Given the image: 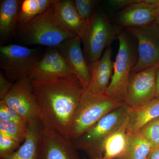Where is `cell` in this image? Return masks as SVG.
<instances>
[{
    "label": "cell",
    "instance_id": "cell-2",
    "mask_svg": "<svg viewBox=\"0 0 159 159\" xmlns=\"http://www.w3.org/2000/svg\"><path fill=\"white\" fill-rule=\"evenodd\" d=\"M52 6L17 27L18 34L23 43L55 48L66 40L78 37L60 22Z\"/></svg>",
    "mask_w": 159,
    "mask_h": 159
},
{
    "label": "cell",
    "instance_id": "cell-1",
    "mask_svg": "<svg viewBox=\"0 0 159 159\" xmlns=\"http://www.w3.org/2000/svg\"><path fill=\"white\" fill-rule=\"evenodd\" d=\"M42 124L69 138L74 114L85 90L75 76L31 81Z\"/></svg>",
    "mask_w": 159,
    "mask_h": 159
},
{
    "label": "cell",
    "instance_id": "cell-31",
    "mask_svg": "<svg viewBox=\"0 0 159 159\" xmlns=\"http://www.w3.org/2000/svg\"><path fill=\"white\" fill-rule=\"evenodd\" d=\"M155 98L159 99V67L157 70L156 74V94Z\"/></svg>",
    "mask_w": 159,
    "mask_h": 159
},
{
    "label": "cell",
    "instance_id": "cell-23",
    "mask_svg": "<svg viewBox=\"0 0 159 159\" xmlns=\"http://www.w3.org/2000/svg\"><path fill=\"white\" fill-rule=\"evenodd\" d=\"M29 123L0 120V134L23 143L28 134Z\"/></svg>",
    "mask_w": 159,
    "mask_h": 159
},
{
    "label": "cell",
    "instance_id": "cell-29",
    "mask_svg": "<svg viewBox=\"0 0 159 159\" xmlns=\"http://www.w3.org/2000/svg\"><path fill=\"white\" fill-rule=\"evenodd\" d=\"M8 80L2 72H0V100L5 98L13 84Z\"/></svg>",
    "mask_w": 159,
    "mask_h": 159
},
{
    "label": "cell",
    "instance_id": "cell-12",
    "mask_svg": "<svg viewBox=\"0 0 159 159\" xmlns=\"http://www.w3.org/2000/svg\"><path fill=\"white\" fill-rule=\"evenodd\" d=\"M159 0H138L120 11L115 24L120 28L138 27L155 23V8Z\"/></svg>",
    "mask_w": 159,
    "mask_h": 159
},
{
    "label": "cell",
    "instance_id": "cell-16",
    "mask_svg": "<svg viewBox=\"0 0 159 159\" xmlns=\"http://www.w3.org/2000/svg\"><path fill=\"white\" fill-rule=\"evenodd\" d=\"M55 15L60 22L81 39L86 23L80 16L72 0H57L53 4Z\"/></svg>",
    "mask_w": 159,
    "mask_h": 159
},
{
    "label": "cell",
    "instance_id": "cell-17",
    "mask_svg": "<svg viewBox=\"0 0 159 159\" xmlns=\"http://www.w3.org/2000/svg\"><path fill=\"white\" fill-rule=\"evenodd\" d=\"M159 118V99H154L135 108L130 109L127 129L139 131L148 122Z\"/></svg>",
    "mask_w": 159,
    "mask_h": 159
},
{
    "label": "cell",
    "instance_id": "cell-25",
    "mask_svg": "<svg viewBox=\"0 0 159 159\" xmlns=\"http://www.w3.org/2000/svg\"><path fill=\"white\" fill-rule=\"evenodd\" d=\"M101 1L99 0H74L75 8L80 16L86 23L97 11Z\"/></svg>",
    "mask_w": 159,
    "mask_h": 159
},
{
    "label": "cell",
    "instance_id": "cell-13",
    "mask_svg": "<svg viewBox=\"0 0 159 159\" xmlns=\"http://www.w3.org/2000/svg\"><path fill=\"white\" fill-rule=\"evenodd\" d=\"M82 43L79 37L66 40L55 47L64 57L74 76L79 80L85 90L90 82L89 67L81 48Z\"/></svg>",
    "mask_w": 159,
    "mask_h": 159
},
{
    "label": "cell",
    "instance_id": "cell-14",
    "mask_svg": "<svg viewBox=\"0 0 159 159\" xmlns=\"http://www.w3.org/2000/svg\"><path fill=\"white\" fill-rule=\"evenodd\" d=\"M74 76L64 57L56 48L47 51L33 67L29 76L31 81Z\"/></svg>",
    "mask_w": 159,
    "mask_h": 159
},
{
    "label": "cell",
    "instance_id": "cell-4",
    "mask_svg": "<svg viewBox=\"0 0 159 159\" xmlns=\"http://www.w3.org/2000/svg\"><path fill=\"white\" fill-rule=\"evenodd\" d=\"M130 109L124 102L106 115L79 138L71 140L74 147L85 152L89 159H102L104 141L128 118Z\"/></svg>",
    "mask_w": 159,
    "mask_h": 159
},
{
    "label": "cell",
    "instance_id": "cell-34",
    "mask_svg": "<svg viewBox=\"0 0 159 159\" xmlns=\"http://www.w3.org/2000/svg\"></svg>",
    "mask_w": 159,
    "mask_h": 159
},
{
    "label": "cell",
    "instance_id": "cell-22",
    "mask_svg": "<svg viewBox=\"0 0 159 159\" xmlns=\"http://www.w3.org/2000/svg\"><path fill=\"white\" fill-rule=\"evenodd\" d=\"M57 0L22 1L18 16L17 27L22 25L48 9Z\"/></svg>",
    "mask_w": 159,
    "mask_h": 159
},
{
    "label": "cell",
    "instance_id": "cell-8",
    "mask_svg": "<svg viewBox=\"0 0 159 159\" xmlns=\"http://www.w3.org/2000/svg\"><path fill=\"white\" fill-rule=\"evenodd\" d=\"M138 41V62L131 72L159 65V25L154 24L124 29Z\"/></svg>",
    "mask_w": 159,
    "mask_h": 159
},
{
    "label": "cell",
    "instance_id": "cell-26",
    "mask_svg": "<svg viewBox=\"0 0 159 159\" xmlns=\"http://www.w3.org/2000/svg\"><path fill=\"white\" fill-rule=\"evenodd\" d=\"M20 145V143L14 139L0 134V159L9 156Z\"/></svg>",
    "mask_w": 159,
    "mask_h": 159
},
{
    "label": "cell",
    "instance_id": "cell-24",
    "mask_svg": "<svg viewBox=\"0 0 159 159\" xmlns=\"http://www.w3.org/2000/svg\"><path fill=\"white\" fill-rule=\"evenodd\" d=\"M139 131L153 149L159 148V118L148 122Z\"/></svg>",
    "mask_w": 159,
    "mask_h": 159
},
{
    "label": "cell",
    "instance_id": "cell-10",
    "mask_svg": "<svg viewBox=\"0 0 159 159\" xmlns=\"http://www.w3.org/2000/svg\"><path fill=\"white\" fill-rule=\"evenodd\" d=\"M77 150L69 138L42 124L37 159H80Z\"/></svg>",
    "mask_w": 159,
    "mask_h": 159
},
{
    "label": "cell",
    "instance_id": "cell-27",
    "mask_svg": "<svg viewBox=\"0 0 159 159\" xmlns=\"http://www.w3.org/2000/svg\"><path fill=\"white\" fill-rule=\"evenodd\" d=\"M0 120L28 123L16 111L8 106L2 100H0Z\"/></svg>",
    "mask_w": 159,
    "mask_h": 159
},
{
    "label": "cell",
    "instance_id": "cell-6",
    "mask_svg": "<svg viewBox=\"0 0 159 159\" xmlns=\"http://www.w3.org/2000/svg\"><path fill=\"white\" fill-rule=\"evenodd\" d=\"M122 28L112 23L105 12L97 11L86 23L81 36L84 54L89 64L100 59L104 49L111 47Z\"/></svg>",
    "mask_w": 159,
    "mask_h": 159
},
{
    "label": "cell",
    "instance_id": "cell-3",
    "mask_svg": "<svg viewBox=\"0 0 159 159\" xmlns=\"http://www.w3.org/2000/svg\"><path fill=\"white\" fill-rule=\"evenodd\" d=\"M119 48L113 62V73L105 94L120 102H124L132 70L138 62V45L134 37L122 29L118 35Z\"/></svg>",
    "mask_w": 159,
    "mask_h": 159
},
{
    "label": "cell",
    "instance_id": "cell-21",
    "mask_svg": "<svg viewBox=\"0 0 159 159\" xmlns=\"http://www.w3.org/2000/svg\"><path fill=\"white\" fill-rule=\"evenodd\" d=\"M153 149L152 146L139 131L127 129V143L125 152L116 159H147Z\"/></svg>",
    "mask_w": 159,
    "mask_h": 159
},
{
    "label": "cell",
    "instance_id": "cell-7",
    "mask_svg": "<svg viewBox=\"0 0 159 159\" xmlns=\"http://www.w3.org/2000/svg\"><path fill=\"white\" fill-rule=\"evenodd\" d=\"M39 59L37 49L14 44L0 48V67L6 78L12 83L29 77Z\"/></svg>",
    "mask_w": 159,
    "mask_h": 159
},
{
    "label": "cell",
    "instance_id": "cell-32",
    "mask_svg": "<svg viewBox=\"0 0 159 159\" xmlns=\"http://www.w3.org/2000/svg\"><path fill=\"white\" fill-rule=\"evenodd\" d=\"M155 12L157 16V18L159 17V2L158 3L156 7L155 8Z\"/></svg>",
    "mask_w": 159,
    "mask_h": 159
},
{
    "label": "cell",
    "instance_id": "cell-18",
    "mask_svg": "<svg viewBox=\"0 0 159 159\" xmlns=\"http://www.w3.org/2000/svg\"><path fill=\"white\" fill-rule=\"evenodd\" d=\"M22 1L2 0L0 2V37L12 36L17 28L18 16Z\"/></svg>",
    "mask_w": 159,
    "mask_h": 159
},
{
    "label": "cell",
    "instance_id": "cell-30",
    "mask_svg": "<svg viewBox=\"0 0 159 159\" xmlns=\"http://www.w3.org/2000/svg\"><path fill=\"white\" fill-rule=\"evenodd\" d=\"M147 159H159V148L152 149Z\"/></svg>",
    "mask_w": 159,
    "mask_h": 159
},
{
    "label": "cell",
    "instance_id": "cell-20",
    "mask_svg": "<svg viewBox=\"0 0 159 159\" xmlns=\"http://www.w3.org/2000/svg\"><path fill=\"white\" fill-rule=\"evenodd\" d=\"M128 118L116 130L104 141L102 145V159H116L123 154L127 143Z\"/></svg>",
    "mask_w": 159,
    "mask_h": 159
},
{
    "label": "cell",
    "instance_id": "cell-9",
    "mask_svg": "<svg viewBox=\"0 0 159 159\" xmlns=\"http://www.w3.org/2000/svg\"><path fill=\"white\" fill-rule=\"evenodd\" d=\"M159 67V65L131 73L124 101L131 109L155 98L156 74Z\"/></svg>",
    "mask_w": 159,
    "mask_h": 159
},
{
    "label": "cell",
    "instance_id": "cell-28",
    "mask_svg": "<svg viewBox=\"0 0 159 159\" xmlns=\"http://www.w3.org/2000/svg\"><path fill=\"white\" fill-rule=\"evenodd\" d=\"M138 0H108L106 2V6L111 11H117V10L124 9L133 4L136 2Z\"/></svg>",
    "mask_w": 159,
    "mask_h": 159
},
{
    "label": "cell",
    "instance_id": "cell-15",
    "mask_svg": "<svg viewBox=\"0 0 159 159\" xmlns=\"http://www.w3.org/2000/svg\"><path fill=\"white\" fill-rule=\"evenodd\" d=\"M113 51L111 47L106 49L100 59L89 64L91 79L87 90L96 94L105 93L113 73L112 61Z\"/></svg>",
    "mask_w": 159,
    "mask_h": 159
},
{
    "label": "cell",
    "instance_id": "cell-19",
    "mask_svg": "<svg viewBox=\"0 0 159 159\" xmlns=\"http://www.w3.org/2000/svg\"><path fill=\"white\" fill-rule=\"evenodd\" d=\"M42 125L39 119L29 122L27 137L19 148L7 157L0 159H37Z\"/></svg>",
    "mask_w": 159,
    "mask_h": 159
},
{
    "label": "cell",
    "instance_id": "cell-33",
    "mask_svg": "<svg viewBox=\"0 0 159 159\" xmlns=\"http://www.w3.org/2000/svg\"><path fill=\"white\" fill-rule=\"evenodd\" d=\"M155 24L159 25V17L157 18L156 20Z\"/></svg>",
    "mask_w": 159,
    "mask_h": 159
},
{
    "label": "cell",
    "instance_id": "cell-5",
    "mask_svg": "<svg viewBox=\"0 0 159 159\" xmlns=\"http://www.w3.org/2000/svg\"><path fill=\"white\" fill-rule=\"evenodd\" d=\"M105 94L83 93L72 122L69 139L74 140L92 128L102 118L123 105Z\"/></svg>",
    "mask_w": 159,
    "mask_h": 159
},
{
    "label": "cell",
    "instance_id": "cell-11",
    "mask_svg": "<svg viewBox=\"0 0 159 159\" xmlns=\"http://www.w3.org/2000/svg\"><path fill=\"white\" fill-rule=\"evenodd\" d=\"M2 100L16 111L27 123L38 119L37 103L31 81L29 77L14 83Z\"/></svg>",
    "mask_w": 159,
    "mask_h": 159
}]
</instances>
